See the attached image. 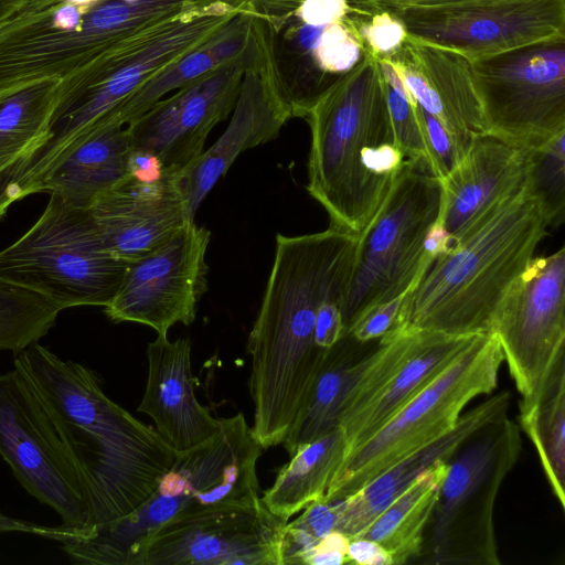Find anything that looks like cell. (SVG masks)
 Wrapping results in <instances>:
<instances>
[{
	"label": "cell",
	"instance_id": "1",
	"mask_svg": "<svg viewBox=\"0 0 565 565\" xmlns=\"http://www.w3.org/2000/svg\"><path fill=\"white\" fill-rule=\"evenodd\" d=\"M356 237L330 227L277 234L270 275L250 330L252 431L263 449L282 444L299 416L327 350L315 343L321 303L341 292Z\"/></svg>",
	"mask_w": 565,
	"mask_h": 565
},
{
	"label": "cell",
	"instance_id": "2",
	"mask_svg": "<svg viewBox=\"0 0 565 565\" xmlns=\"http://www.w3.org/2000/svg\"><path fill=\"white\" fill-rule=\"evenodd\" d=\"M67 444L87 484L94 524L138 509L171 468L177 451L103 391L88 367L34 343L14 354Z\"/></svg>",
	"mask_w": 565,
	"mask_h": 565
},
{
	"label": "cell",
	"instance_id": "3",
	"mask_svg": "<svg viewBox=\"0 0 565 565\" xmlns=\"http://www.w3.org/2000/svg\"><path fill=\"white\" fill-rule=\"evenodd\" d=\"M550 226L548 212L527 179L493 202L433 258L407 291L392 331L490 334L500 302Z\"/></svg>",
	"mask_w": 565,
	"mask_h": 565
},
{
	"label": "cell",
	"instance_id": "4",
	"mask_svg": "<svg viewBox=\"0 0 565 565\" xmlns=\"http://www.w3.org/2000/svg\"><path fill=\"white\" fill-rule=\"evenodd\" d=\"M309 115L307 191L327 211L330 227L359 236L406 160L395 142L377 57L363 49Z\"/></svg>",
	"mask_w": 565,
	"mask_h": 565
},
{
	"label": "cell",
	"instance_id": "5",
	"mask_svg": "<svg viewBox=\"0 0 565 565\" xmlns=\"http://www.w3.org/2000/svg\"><path fill=\"white\" fill-rule=\"evenodd\" d=\"M218 420L213 437L177 452L174 463L138 509L63 542L70 559L82 565H129L137 548L167 522L258 497L256 463L264 449L243 414Z\"/></svg>",
	"mask_w": 565,
	"mask_h": 565
},
{
	"label": "cell",
	"instance_id": "6",
	"mask_svg": "<svg viewBox=\"0 0 565 565\" xmlns=\"http://www.w3.org/2000/svg\"><path fill=\"white\" fill-rule=\"evenodd\" d=\"M441 204V182L429 163L406 159L356 237L339 305L344 332L369 309L415 286L435 257L427 242Z\"/></svg>",
	"mask_w": 565,
	"mask_h": 565
},
{
	"label": "cell",
	"instance_id": "7",
	"mask_svg": "<svg viewBox=\"0 0 565 565\" xmlns=\"http://www.w3.org/2000/svg\"><path fill=\"white\" fill-rule=\"evenodd\" d=\"M522 452L520 426L508 414L473 433L450 457L425 530L418 562L500 565L494 507Z\"/></svg>",
	"mask_w": 565,
	"mask_h": 565
},
{
	"label": "cell",
	"instance_id": "8",
	"mask_svg": "<svg viewBox=\"0 0 565 565\" xmlns=\"http://www.w3.org/2000/svg\"><path fill=\"white\" fill-rule=\"evenodd\" d=\"M127 267L105 245L88 209L56 194L31 227L0 250V282L36 292L62 310L105 307Z\"/></svg>",
	"mask_w": 565,
	"mask_h": 565
},
{
	"label": "cell",
	"instance_id": "9",
	"mask_svg": "<svg viewBox=\"0 0 565 565\" xmlns=\"http://www.w3.org/2000/svg\"><path fill=\"white\" fill-rule=\"evenodd\" d=\"M503 354L489 333L473 341L403 405L370 439L344 457L324 495L345 498L406 456L446 435L463 408L498 384Z\"/></svg>",
	"mask_w": 565,
	"mask_h": 565
},
{
	"label": "cell",
	"instance_id": "10",
	"mask_svg": "<svg viewBox=\"0 0 565 565\" xmlns=\"http://www.w3.org/2000/svg\"><path fill=\"white\" fill-rule=\"evenodd\" d=\"M488 134L534 150L565 132V35L472 60Z\"/></svg>",
	"mask_w": 565,
	"mask_h": 565
},
{
	"label": "cell",
	"instance_id": "11",
	"mask_svg": "<svg viewBox=\"0 0 565 565\" xmlns=\"http://www.w3.org/2000/svg\"><path fill=\"white\" fill-rule=\"evenodd\" d=\"M0 456L15 479L63 524L93 525L87 484L58 428L28 380L17 370L0 374Z\"/></svg>",
	"mask_w": 565,
	"mask_h": 565
},
{
	"label": "cell",
	"instance_id": "12",
	"mask_svg": "<svg viewBox=\"0 0 565 565\" xmlns=\"http://www.w3.org/2000/svg\"><path fill=\"white\" fill-rule=\"evenodd\" d=\"M477 335L411 330L390 331L377 340L339 415L344 457L370 439Z\"/></svg>",
	"mask_w": 565,
	"mask_h": 565
},
{
	"label": "cell",
	"instance_id": "13",
	"mask_svg": "<svg viewBox=\"0 0 565 565\" xmlns=\"http://www.w3.org/2000/svg\"><path fill=\"white\" fill-rule=\"evenodd\" d=\"M287 522L259 495L218 504L158 527L129 565H282Z\"/></svg>",
	"mask_w": 565,
	"mask_h": 565
},
{
	"label": "cell",
	"instance_id": "14",
	"mask_svg": "<svg viewBox=\"0 0 565 565\" xmlns=\"http://www.w3.org/2000/svg\"><path fill=\"white\" fill-rule=\"evenodd\" d=\"M390 12L408 36L470 60L565 35V0L408 2Z\"/></svg>",
	"mask_w": 565,
	"mask_h": 565
},
{
	"label": "cell",
	"instance_id": "15",
	"mask_svg": "<svg viewBox=\"0 0 565 565\" xmlns=\"http://www.w3.org/2000/svg\"><path fill=\"white\" fill-rule=\"evenodd\" d=\"M522 398L565 353V246L534 256L500 302L490 327Z\"/></svg>",
	"mask_w": 565,
	"mask_h": 565
},
{
	"label": "cell",
	"instance_id": "16",
	"mask_svg": "<svg viewBox=\"0 0 565 565\" xmlns=\"http://www.w3.org/2000/svg\"><path fill=\"white\" fill-rule=\"evenodd\" d=\"M211 233L194 221L147 255L128 263L120 287L104 307L114 322L148 326L157 334L182 323L190 326L207 291L205 255Z\"/></svg>",
	"mask_w": 565,
	"mask_h": 565
},
{
	"label": "cell",
	"instance_id": "17",
	"mask_svg": "<svg viewBox=\"0 0 565 565\" xmlns=\"http://www.w3.org/2000/svg\"><path fill=\"white\" fill-rule=\"evenodd\" d=\"M107 248L126 263L134 262L170 238L186 222L179 172H130L88 207Z\"/></svg>",
	"mask_w": 565,
	"mask_h": 565
},
{
	"label": "cell",
	"instance_id": "18",
	"mask_svg": "<svg viewBox=\"0 0 565 565\" xmlns=\"http://www.w3.org/2000/svg\"><path fill=\"white\" fill-rule=\"evenodd\" d=\"M236 97L225 73L201 78L128 124L131 151L154 160L159 170L182 171L203 152L209 132Z\"/></svg>",
	"mask_w": 565,
	"mask_h": 565
},
{
	"label": "cell",
	"instance_id": "19",
	"mask_svg": "<svg viewBox=\"0 0 565 565\" xmlns=\"http://www.w3.org/2000/svg\"><path fill=\"white\" fill-rule=\"evenodd\" d=\"M191 341L158 334L146 350L148 376L138 412L148 415L158 434L177 451L190 450L215 435L220 420L194 393Z\"/></svg>",
	"mask_w": 565,
	"mask_h": 565
},
{
	"label": "cell",
	"instance_id": "20",
	"mask_svg": "<svg viewBox=\"0 0 565 565\" xmlns=\"http://www.w3.org/2000/svg\"><path fill=\"white\" fill-rule=\"evenodd\" d=\"M531 164V150L488 132L475 136L462 158L440 179L437 224L445 236L443 250L493 202L523 185Z\"/></svg>",
	"mask_w": 565,
	"mask_h": 565
},
{
	"label": "cell",
	"instance_id": "21",
	"mask_svg": "<svg viewBox=\"0 0 565 565\" xmlns=\"http://www.w3.org/2000/svg\"><path fill=\"white\" fill-rule=\"evenodd\" d=\"M511 404L509 391H501L461 414L446 435L406 456L354 493L338 501L335 531L352 537L367 526L425 469L448 461L478 429L501 415Z\"/></svg>",
	"mask_w": 565,
	"mask_h": 565
},
{
	"label": "cell",
	"instance_id": "22",
	"mask_svg": "<svg viewBox=\"0 0 565 565\" xmlns=\"http://www.w3.org/2000/svg\"><path fill=\"white\" fill-rule=\"evenodd\" d=\"M288 116L258 79L247 77L235 102L234 115L221 137L179 172L188 217L243 151L276 138Z\"/></svg>",
	"mask_w": 565,
	"mask_h": 565
},
{
	"label": "cell",
	"instance_id": "23",
	"mask_svg": "<svg viewBox=\"0 0 565 565\" xmlns=\"http://www.w3.org/2000/svg\"><path fill=\"white\" fill-rule=\"evenodd\" d=\"M402 50L428 86L427 99L416 105L441 124L466 152L475 136L488 132L472 60L408 35Z\"/></svg>",
	"mask_w": 565,
	"mask_h": 565
},
{
	"label": "cell",
	"instance_id": "24",
	"mask_svg": "<svg viewBox=\"0 0 565 565\" xmlns=\"http://www.w3.org/2000/svg\"><path fill=\"white\" fill-rule=\"evenodd\" d=\"M130 156L126 128L104 127L46 177L39 193L56 194L74 206L88 209L130 173Z\"/></svg>",
	"mask_w": 565,
	"mask_h": 565
},
{
	"label": "cell",
	"instance_id": "25",
	"mask_svg": "<svg viewBox=\"0 0 565 565\" xmlns=\"http://www.w3.org/2000/svg\"><path fill=\"white\" fill-rule=\"evenodd\" d=\"M348 334L327 350L302 409L282 445L289 456L338 427L342 405L375 347Z\"/></svg>",
	"mask_w": 565,
	"mask_h": 565
},
{
	"label": "cell",
	"instance_id": "26",
	"mask_svg": "<svg viewBox=\"0 0 565 565\" xmlns=\"http://www.w3.org/2000/svg\"><path fill=\"white\" fill-rule=\"evenodd\" d=\"M447 470L448 461L445 460L425 469L355 536L382 545L390 554L392 565L417 558Z\"/></svg>",
	"mask_w": 565,
	"mask_h": 565
},
{
	"label": "cell",
	"instance_id": "27",
	"mask_svg": "<svg viewBox=\"0 0 565 565\" xmlns=\"http://www.w3.org/2000/svg\"><path fill=\"white\" fill-rule=\"evenodd\" d=\"M345 455V440L338 426L300 446L262 497L265 505L288 521L315 501L324 498Z\"/></svg>",
	"mask_w": 565,
	"mask_h": 565
},
{
	"label": "cell",
	"instance_id": "28",
	"mask_svg": "<svg viewBox=\"0 0 565 565\" xmlns=\"http://www.w3.org/2000/svg\"><path fill=\"white\" fill-rule=\"evenodd\" d=\"M519 408L520 427L534 445L552 492L565 509V353Z\"/></svg>",
	"mask_w": 565,
	"mask_h": 565
},
{
	"label": "cell",
	"instance_id": "29",
	"mask_svg": "<svg viewBox=\"0 0 565 565\" xmlns=\"http://www.w3.org/2000/svg\"><path fill=\"white\" fill-rule=\"evenodd\" d=\"M61 81L42 78L0 93V172L44 128Z\"/></svg>",
	"mask_w": 565,
	"mask_h": 565
},
{
	"label": "cell",
	"instance_id": "30",
	"mask_svg": "<svg viewBox=\"0 0 565 565\" xmlns=\"http://www.w3.org/2000/svg\"><path fill=\"white\" fill-rule=\"evenodd\" d=\"M241 47L239 39H224L192 52L159 74L147 78L113 113L110 125L125 126L140 117L168 92L203 76Z\"/></svg>",
	"mask_w": 565,
	"mask_h": 565
},
{
	"label": "cell",
	"instance_id": "31",
	"mask_svg": "<svg viewBox=\"0 0 565 565\" xmlns=\"http://www.w3.org/2000/svg\"><path fill=\"white\" fill-rule=\"evenodd\" d=\"M61 311L36 292L0 282V350L17 354L38 343Z\"/></svg>",
	"mask_w": 565,
	"mask_h": 565
},
{
	"label": "cell",
	"instance_id": "32",
	"mask_svg": "<svg viewBox=\"0 0 565 565\" xmlns=\"http://www.w3.org/2000/svg\"><path fill=\"white\" fill-rule=\"evenodd\" d=\"M565 132L541 148L531 150L529 181L542 199L551 226H558L565 216Z\"/></svg>",
	"mask_w": 565,
	"mask_h": 565
},
{
	"label": "cell",
	"instance_id": "33",
	"mask_svg": "<svg viewBox=\"0 0 565 565\" xmlns=\"http://www.w3.org/2000/svg\"><path fill=\"white\" fill-rule=\"evenodd\" d=\"M284 529L281 556L282 565L302 564L307 553L327 534L335 531L338 501L318 500L303 509Z\"/></svg>",
	"mask_w": 565,
	"mask_h": 565
},
{
	"label": "cell",
	"instance_id": "34",
	"mask_svg": "<svg viewBox=\"0 0 565 565\" xmlns=\"http://www.w3.org/2000/svg\"><path fill=\"white\" fill-rule=\"evenodd\" d=\"M383 83L397 147L402 150L407 160H425L433 169L428 145L416 111V103L408 95L399 92L384 81Z\"/></svg>",
	"mask_w": 565,
	"mask_h": 565
},
{
	"label": "cell",
	"instance_id": "35",
	"mask_svg": "<svg viewBox=\"0 0 565 565\" xmlns=\"http://www.w3.org/2000/svg\"><path fill=\"white\" fill-rule=\"evenodd\" d=\"M345 20L354 30L363 49L377 58L395 53L407 38L402 21L387 10L369 14L352 12Z\"/></svg>",
	"mask_w": 565,
	"mask_h": 565
},
{
	"label": "cell",
	"instance_id": "36",
	"mask_svg": "<svg viewBox=\"0 0 565 565\" xmlns=\"http://www.w3.org/2000/svg\"><path fill=\"white\" fill-rule=\"evenodd\" d=\"M313 52L323 71L342 75L361 60L363 46L352 26L344 20L324 26Z\"/></svg>",
	"mask_w": 565,
	"mask_h": 565
},
{
	"label": "cell",
	"instance_id": "37",
	"mask_svg": "<svg viewBox=\"0 0 565 565\" xmlns=\"http://www.w3.org/2000/svg\"><path fill=\"white\" fill-rule=\"evenodd\" d=\"M406 294L369 309L352 322L344 334L359 342L380 340L396 326Z\"/></svg>",
	"mask_w": 565,
	"mask_h": 565
},
{
	"label": "cell",
	"instance_id": "38",
	"mask_svg": "<svg viewBox=\"0 0 565 565\" xmlns=\"http://www.w3.org/2000/svg\"><path fill=\"white\" fill-rule=\"evenodd\" d=\"M339 305L340 297L334 296L326 299L319 307L315 326V343L319 349H330L344 334Z\"/></svg>",
	"mask_w": 565,
	"mask_h": 565
},
{
	"label": "cell",
	"instance_id": "39",
	"mask_svg": "<svg viewBox=\"0 0 565 565\" xmlns=\"http://www.w3.org/2000/svg\"><path fill=\"white\" fill-rule=\"evenodd\" d=\"M353 12L347 0H305L299 14L306 24L324 28Z\"/></svg>",
	"mask_w": 565,
	"mask_h": 565
},
{
	"label": "cell",
	"instance_id": "40",
	"mask_svg": "<svg viewBox=\"0 0 565 565\" xmlns=\"http://www.w3.org/2000/svg\"><path fill=\"white\" fill-rule=\"evenodd\" d=\"M349 536L332 531L322 537L305 556L302 564L341 565L347 564Z\"/></svg>",
	"mask_w": 565,
	"mask_h": 565
},
{
	"label": "cell",
	"instance_id": "41",
	"mask_svg": "<svg viewBox=\"0 0 565 565\" xmlns=\"http://www.w3.org/2000/svg\"><path fill=\"white\" fill-rule=\"evenodd\" d=\"M82 530L70 527L64 524L60 526H47L29 521H23L8 516L0 512V534L18 532L38 535L47 540H53L60 544L77 536Z\"/></svg>",
	"mask_w": 565,
	"mask_h": 565
},
{
	"label": "cell",
	"instance_id": "42",
	"mask_svg": "<svg viewBox=\"0 0 565 565\" xmlns=\"http://www.w3.org/2000/svg\"><path fill=\"white\" fill-rule=\"evenodd\" d=\"M392 565L387 551L379 543L360 536L350 537L347 548V564Z\"/></svg>",
	"mask_w": 565,
	"mask_h": 565
},
{
	"label": "cell",
	"instance_id": "43",
	"mask_svg": "<svg viewBox=\"0 0 565 565\" xmlns=\"http://www.w3.org/2000/svg\"><path fill=\"white\" fill-rule=\"evenodd\" d=\"M353 10V13L369 14L372 12L392 9L408 2H419L427 0H347Z\"/></svg>",
	"mask_w": 565,
	"mask_h": 565
},
{
	"label": "cell",
	"instance_id": "44",
	"mask_svg": "<svg viewBox=\"0 0 565 565\" xmlns=\"http://www.w3.org/2000/svg\"><path fill=\"white\" fill-rule=\"evenodd\" d=\"M30 0H0V29L15 19Z\"/></svg>",
	"mask_w": 565,
	"mask_h": 565
},
{
	"label": "cell",
	"instance_id": "45",
	"mask_svg": "<svg viewBox=\"0 0 565 565\" xmlns=\"http://www.w3.org/2000/svg\"><path fill=\"white\" fill-rule=\"evenodd\" d=\"M324 28L303 24L298 32V40L306 51H315Z\"/></svg>",
	"mask_w": 565,
	"mask_h": 565
},
{
	"label": "cell",
	"instance_id": "46",
	"mask_svg": "<svg viewBox=\"0 0 565 565\" xmlns=\"http://www.w3.org/2000/svg\"><path fill=\"white\" fill-rule=\"evenodd\" d=\"M445 1H457V0H427V1H419V2H445Z\"/></svg>",
	"mask_w": 565,
	"mask_h": 565
},
{
	"label": "cell",
	"instance_id": "47",
	"mask_svg": "<svg viewBox=\"0 0 565 565\" xmlns=\"http://www.w3.org/2000/svg\"><path fill=\"white\" fill-rule=\"evenodd\" d=\"M124 1H127V2H134V1H137V0H124Z\"/></svg>",
	"mask_w": 565,
	"mask_h": 565
}]
</instances>
